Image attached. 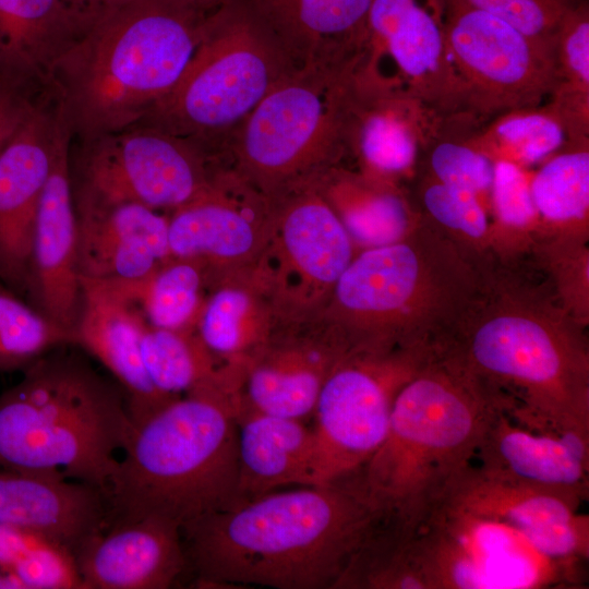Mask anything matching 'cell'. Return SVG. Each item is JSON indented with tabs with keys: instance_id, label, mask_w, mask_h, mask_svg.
<instances>
[{
	"instance_id": "cell-1",
	"label": "cell",
	"mask_w": 589,
	"mask_h": 589,
	"mask_svg": "<svg viewBox=\"0 0 589 589\" xmlns=\"http://www.w3.org/2000/svg\"><path fill=\"white\" fill-rule=\"evenodd\" d=\"M434 345L502 395L516 423L589 436L586 326L524 256L480 259L470 300Z\"/></svg>"
},
{
	"instance_id": "cell-2",
	"label": "cell",
	"mask_w": 589,
	"mask_h": 589,
	"mask_svg": "<svg viewBox=\"0 0 589 589\" xmlns=\"http://www.w3.org/2000/svg\"><path fill=\"white\" fill-rule=\"evenodd\" d=\"M380 519L353 476L242 501L181 536L197 587L336 589Z\"/></svg>"
},
{
	"instance_id": "cell-3",
	"label": "cell",
	"mask_w": 589,
	"mask_h": 589,
	"mask_svg": "<svg viewBox=\"0 0 589 589\" xmlns=\"http://www.w3.org/2000/svg\"><path fill=\"white\" fill-rule=\"evenodd\" d=\"M207 14L180 0L100 9L47 76L72 140L134 127L181 79Z\"/></svg>"
},
{
	"instance_id": "cell-4",
	"label": "cell",
	"mask_w": 589,
	"mask_h": 589,
	"mask_svg": "<svg viewBox=\"0 0 589 589\" xmlns=\"http://www.w3.org/2000/svg\"><path fill=\"white\" fill-rule=\"evenodd\" d=\"M479 260L420 213L401 240L352 259L317 317L347 354L433 345L470 300Z\"/></svg>"
},
{
	"instance_id": "cell-5",
	"label": "cell",
	"mask_w": 589,
	"mask_h": 589,
	"mask_svg": "<svg viewBox=\"0 0 589 589\" xmlns=\"http://www.w3.org/2000/svg\"><path fill=\"white\" fill-rule=\"evenodd\" d=\"M237 393L180 396L133 424L105 492L106 528L144 518L181 529L239 503Z\"/></svg>"
},
{
	"instance_id": "cell-6",
	"label": "cell",
	"mask_w": 589,
	"mask_h": 589,
	"mask_svg": "<svg viewBox=\"0 0 589 589\" xmlns=\"http://www.w3.org/2000/svg\"><path fill=\"white\" fill-rule=\"evenodd\" d=\"M507 402L435 345L398 392L386 435L356 474L382 520L410 525L474 459L492 417Z\"/></svg>"
},
{
	"instance_id": "cell-7",
	"label": "cell",
	"mask_w": 589,
	"mask_h": 589,
	"mask_svg": "<svg viewBox=\"0 0 589 589\" xmlns=\"http://www.w3.org/2000/svg\"><path fill=\"white\" fill-rule=\"evenodd\" d=\"M64 347L0 395V468L76 479L105 494L133 422L120 385Z\"/></svg>"
},
{
	"instance_id": "cell-8",
	"label": "cell",
	"mask_w": 589,
	"mask_h": 589,
	"mask_svg": "<svg viewBox=\"0 0 589 589\" xmlns=\"http://www.w3.org/2000/svg\"><path fill=\"white\" fill-rule=\"evenodd\" d=\"M362 59L291 67L235 132L236 171L273 199L332 170L350 143Z\"/></svg>"
},
{
	"instance_id": "cell-9",
	"label": "cell",
	"mask_w": 589,
	"mask_h": 589,
	"mask_svg": "<svg viewBox=\"0 0 589 589\" xmlns=\"http://www.w3.org/2000/svg\"><path fill=\"white\" fill-rule=\"evenodd\" d=\"M291 67L245 0H231L207 14L181 79L134 127L184 137L216 157L217 139L237 131Z\"/></svg>"
},
{
	"instance_id": "cell-10",
	"label": "cell",
	"mask_w": 589,
	"mask_h": 589,
	"mask_svg": "<svg viewBox=\"0 0 589 589\" xmlns=\"http://www.w3.org/2000/svg\"><path fill=\"white\" fill-rule=\"evenodd\" d=\"M404 525L423 589L575 588L585 582V563L553 560L510 527L443 501Z\"/></svg>"
},
{
	"instance_id": "cell-11",
	"label": "cell",
	"mask_w": 589,
	"mask_h": 589,
	"mask_svg": "<svg viewBox=\"0 0 589 589\" xmlns=\"http://www.w3.org/2000/svg\"><path fill=\"white\" fill-rule=\"evenodd\" d=\"M70 152L75 205L136 203L172 212L195 197L218 169L193 142L157 128L136 125Z\"/></svg>"
},
{
	"instance_id": "cell-12",
	"label": "cell",
	"mask_w": 589,
	"mask_h": 589,
	"mask_svg": "<svg viewBox=\"0 0 589 589\" xmlns=\"http://www.w3.org/2000/svg\"><path fill=\"white\" fill-rule=\"evenodd\" d=\"M432 345L385 354H346L318 394L312 418L315 461L312 485L357 474L382 444L400 388Z\"/></svg>"
},
{
	"instance_id": "cell-13",
	"label": "cell",
	"mask_w": 589,
	"mask_h": 589,
	"mask_svg": "<svg viewBox=\"0 0 589 589\" xmlns=\"http://www.w3.org/2000/svg\"><path fill=\"white\" fill-rule=\"evenodd\" d=\"M257 264L281 321L317 316L353 259V243L315 181L272 199Z\"/></svg>"
},
{
	"instance_id": "cell-14",
	"label": "cell",
	"mask_w": 589,
	"mask_h": 589,
	"mask_svg": "<svg viewBox=\"0 0 589 589\" xmlns=\"http://www.w3.org/2000/svg\"><path fill=\"white\" fill-rule=\"evenodd\" d=\"M444 35L462 116H500L541 106L555 85L554 51L506 22L445 0Z\"/></svg>"
},
{
	"instance_id": "cell-15",
	"label": "cell",
	"mask_w": 589,
	"mask_h": 589,
	"mask_svg": "<svg viewBox=\"0 0 589 589\" xmlns=\"http://www.w3.org/2000/svg\"><path fill=\"white\" fill-rule=\"evenodd\" d=\"M445 0H372L360 82L393 67L381 92L401 93L440 118L462 116L461 93L444 35Z\"/></svg>"
},
{
	"instance_id": "cell-16",
	"label": "cell",
	"mask_w": 589,
	"mask_h": 589,
	"mask_svg": "<svg viewBox=\"0 0 589 589\" xmlns=\"http://www.w3.org/2000/svg\"><path fill=\"white\" fill-rule=\"evenodd\" d=\"M273 202L237 171L218 168L191 201L168 215L171 257L200 263L207 275L251 266L263 253Z\"/></svg>"
},
{
	"instance_id": "cell-17",
	"label": "cell",
	"mask_w": 589,
	"mask_h": 589,
	"mask_svg": "<svg viewBox=\"0 0 589 589\" xmlns=\"http://www.w3.org/2000/svg\"><path fill=\"white\" fill-rule=\"evenodd\" d=\"M441 501L466 513L506 525L544 555L562 562L589 558V516L580 502L468 465Z\"/></svg>"
},
{
	"instance_id": "cell-18",
	"label": "cell",
	"mask_w": 589,
	"mask_h": 589,
	"mask_svg": "<svg viewBox=\"0 0 589 589\" xmlns=\"http://www.w3.org/2000/svg\"><path fill=\"white\" fill-rule=\"evenodd\" d=\"M346 351L316 316L279 321L241 365L239 409L305 421Z\"/></svg>"
},
{
	"instance_id": "cell-19",
	"label": "cell",
	"mask_w": 589,
	"mask_h": 589,
	"mask_svg": "<svg viewBox=\"0 0 589 589\" xmlns=\"http://www.w3.org/2000/svg\"><path fill=\"white\" fill-rule=\"evenodd\" d=\"M72 136L61 113L52 163L34 228L25 299L72 334L81 305L76 214L70 175Z\"/></svg>"
},
{
	"instance_id": "cell-20",
	"label": "cell",
	"mask_w": 589,
	"mask_h": 589,
	"mask_svg": "<svg viewBox=\"0 0 589 589\" xmlns=\"http://www.w3.org/2000/svg\"><path fill=\"white\" fill-rule=\"evenodd\" d=\"M61 119L41 105L0 154V280L25 298L35 221Z\"/></svg>"
},
{
	"instance_id": "cell-21",
	"label": "cell",
	"mask_w": 589,
	"mask_h": 589,
	"mask_svg": "<svg viewBox=\"0 0 589 589\" xmlns=\"http://www.w3.org/2000/svg\"><path fill=\"white\" fill-rule=\"evenodd\" d=\"M74 557L85 589H166L189 569L180 528L156 518L110 526Z\"/></svg>"
},
{
	"instance_id": "cell-22",
	"label": "cell",
	"mask_w": 589,
	"mask_h": 589,
	"mask_svg": "<svg viewBox=\"0 0 589 589\" xmlns=\"http://www.w3.org/2000/svg\"><path fill=\"white\" fill-rule=\"evenodd\" d=\"M80 280L81 305L72 345L80 346L116 377L132 422L139 423L176 399L159 393L145 371L141 354L145 321L108 281Z\"/></svg>"
},
{
	"instance_id": "cell-23",
	"label": "cell",
	"mask_w": 589,
	"mask_h": 589,
	"mask_svg": "<svg viewBox=\"0 0 589 589\" xmlns=\"http://www.w3.org/2000/svg\"><path fill=\"white\" fill-rule=\"evenodd\" d=\"M74 207L80 278L137 280L171 257L168 215L136 203Z\"/></svg>"
},
{
	"instance_id": "cell-24",
	"label": "cell",
	"mask_w": 589,
	"mask_h": 589,
	"mask_svg": "<svg viewBox=\"0 0 589 589\" xmlns=\"http://www.w3.org/2000/svg\"><path fill=\"white\" fill-rule=\"evenodd\" d=\"M474 458L488 473L545 489L580 503L589 494V437L537 432L496 412Z\"/></svg>"
},
{
	"instance_id": "cell-25",
	"label": "cell",
	"mask_w": 589,
	"mask_h": 589,
	"mask_svg": "<svg viewBox=\"0 0 589 589\" xmlns=\"http://www.w3.org/2000/svg\"><path fill=\"white\" fill-rule=\"evenodd\" d=\"M63 477L0 469V525L28 530L74 552L106 527L104 492Z\"/></svg>"
},
{
	"instance_id": "cell-26",
	"label": "cell",
	"mask_w": 589,
	"mask_h": 589,
	"mask_svg": "<svg viewBox=\"0 0 589 589\" xmlns=\"http://www.w3.org/2000/svg\"><path fill=\"white\" fill-rule=\"evenodd\" d=\"M195 333L221 363L242 364L280 321L257 263L207 277Z\"/></svg>"
},
{
	"instance_id": "cell-27",
	"label": "cell",
	"mask_w": 589,
	"mask_h": 589,
	"mask_svg": "<svg viewBox=\"0 0 589 589\" xmlns=\"http://www.w3.org/2000/svg\"><path fill=\"white\" fill-rule=\"evenodd\" d=\"M292 65L363 52L372 0H245Z\"/></svg>"
},
{
	"instance_id": "cell-28",
	"label": "cell",
	"mask_w": 589,
	"mask_h": 589,
	"mask_svg": "<svg viewBox=\"0 0 589 589\" xmlns=\"http://www.w3.org/2000/svg\"><path fill=\"white\" fill-rule=\"evenodd\" d=\"M239 503L290 485H312L315 440L305 421L238 409Z\"/></svg>"
},
{
	"instance_id": "cell-29",
	"label": "cell",
	"mask_w": 589,
	"mask_h": 589,
	"mask_svg": "<svg viewBox=\"0 0 589 589\" xmlns=\"http://www.w3.org/2000/svg\"><path fill=\"white\" fill-rule=\"evenodd\" d=\"M441 120L405 94L360 88L349 145L356 146L370 176L385 180L412 168Z\"/></svg>"
},
{
	"instance_id": "cell-30",
	"label": "cell",
	"mask_w": 589,
	"mask_h": 589,
	"mask_svg": "<svg viewBox=\"0 0 589 589\" xmlns=\"http://www.w3.org/2000/svg\"><path fill=\"white\" fill-rule=\"evenodd\" d=\"M99 10L68 0H0V58L48 84L55 61L88 27Z\"/></svg>"
},
{
	"instance_id": "cell-31",
	"label": "cell",
	"mask_w": 589,
	"mask_h": 589,
	"mask_svg": "<svg viewBox=\"0 0 589 589\" xmlns=\"http://www.w3.org/2000/svg\"><path fill=\"white\" fill-rule=\"evenodd\" d=\"M353 244L364 249L401 240L420 213L384 179L332 169L316 181Z\"/></svg>"
},
{
	"instance_id": "cell-32",
	"label": "cell",
	"mask_w": 589,
	"mask_h": 589,
	"mask_svg": "<svg viewBox=\"0 0 589 589\" xmlns=\"http://www.w3.org/2000/svg\"><path fill=\"white\" fill-rule=\"evenodd\" d=\"M108 283L139 310L148 325L194 330L206 296L207 275L197 262L170 257L144 278Z\"/></svg>"
},
{
	"instance_id": "cell-33",
	"label": "cell",
	"mask_w": 589,
	"mask_h": 589,
	"mask_svg": "<svg viewBox=\"0 0 589 589\" xmlns=\"http://www.w3.org/2000/svg\"><path fill=\"white\" fill-rule=\"evenodd\" d=\"M141 354L152 384L167 397L214 384L230 385L227 365L206 349L195 330L156 328L145 322Z\"/></svg>"
},
{
	"instance_id": "cell-34",
	"label": "cell",
	"mask_w": 589,
	"mask_h": 589,
	"mask_svg": "<svg viewBox=\"0 0 589 589\" xmlns=\"http://www.w3.org/2000/svg\"><path fill=\"white\" fill-rule=\"evenodd\" d=\"M567 142L530 180L542 230L588 232L589 144Z\"/></svg>"
},
{
	"instance_id": "cell-35",
	"label": "cell",
	"mask_w": 589,
	"mask_h": 589,
	"mask_svg": "<svg viewBox=\"0 0 589 589\" xmlns=\"http://www.w3.org/2000/svg\"><path fill=\"white\" fill-rule=\"evenodd\" d=\"M555 85L551 107L561 118L568 141L588 139L589 130V5L575 0L555 36Z\"/></svg>"
},
{
	"instance_id": "cell-36",
	"label": "cell",
	"mask_w": 589,
	"mask_h": 589,
	"mask_svg": "<svg viewBox=\"0 0 589 589\" xmlns=\"http://www.w3.org/2000/svg\"><path fill=\"white\" fill-rule=\"evenodd\" d=\"M469 140L493 161L503 159L524 167L556 154L568 136L561 118L546 104L502 113Z\"/></svg>"
},
{
	"instance_id": "cell-37",
	"label": "cell",
	"mask_w": 589,
	"mask_h": 589,
	"mask_svg": "<svg viewBox=\"0 0 589 589\" xmlns=\"http://www.w3.org/2000/svg\"><path fill=\"white\" fill-rule=\"evenodd\" d=\"M526 256L545 276L565 310L589 323L588 232L542 230Z\"/></svg>"
},
{
	"instance_id": "cell-38",
	"label": "cell",
	"mask_w": 589,
	"mask_h": 589,
	"mask_svg": "<svg viewBox=\"0 0 589 589\" xmlns=\"http://www.w3.org/2000/svg\"><path fill=\"white\" fill-rule=\"evenodd\" d=\"M72 334L0 280V372L24 371Z\"/></svg>"
},
{
	"instance_id": "cell-39",
	"label": "cell",
	"mask_w": 589,
	"mask_h": 589,
	"mask_svg": "<svg viewBox=\"0 0 589 589\" xmlns=\"http://www.w3.org/2000/svg\"><path fill=\"white\" fill-rule=\"evenodd\" d=\"M490 194L496 218L491 226L492 251L502 257L526 255L542 226L522 167L495 160Z\"/></svg>"
},
{
	"instance_id": "cell-40",
	"label": "cell",
	"mask_w": 589,
	"mask_h": 589,
	"mask_svg": "<svg viewBox=\"0 0 589 589\" xmlns=\"http://www.w3.org/2000/svg\"><path fill=\"white\" fill-rule=\"evenodd\" d=\"M419 212L477 257L492 253V228L477 194L428 176L420 185Z\"/></svg>"
},
{
	"instance_id": "cell-41",
	"label": "cell",
	"mask_w": 589,
	"mask_h": 589,
	"mask_svg": "<svg viewBox=\"0 0 589 589\" xmlns=\"http://www.w3.org/2000/svg\"><path fill=\"white\" fill-rule=\"evenodd\" d=\"M428 145L430 178L470 191L480 197L490 193L494 161L469 139L435 136Z\"/></svg>"
},
{
	"instance_id": "cell-42",
	"label": "cell",
	"mask_w": 589,
	"mask_h": 589,
	"mask_svg": "<svg viewBox=\"0 0 589 589\" xmlns=\"http://www.w3.org/2000/svg\"><path fill=\"white\" fill-rule=\"evenodd\" d=\"M495 16L554 51L560 24L575 0H452Z\"/></svg>"
},
{
	"instance_id": "cell-43",
	"label": "cell",
	"mask_w": 589,
	"mask_h": 589,
	"mask_svg": "<svg viewBox=\"0 0 589 589\" xmlns=\"http://www.w3.org/2000/svg\"><path fill=\"white\" fill-rule=\"evenodd\" d=\"M50 98L49 86L41 79L15 69L0 71V154Z\"/></svg>"
},
{
	"instance_id": "cell-44",
	"label": "cell",
	"mask_w": 589,
	"mask_h": 589,
	"mask_svg": "<svg viewBox=\"0 0 589 589\" xmlns=\"http://www.w3.org/2000/svg\"><path fill=\"white\" fill-rule=\"evenodd\" d=\"M202 12L209 13L231 0H180Z\"/></svg>"
},
{
	"instance_id": "cell-45",
	"label": "cell",
	"mask_w": 589,
	"mask_h": 589,
	"mask_svg": "<svg viewBox=\"0 0 589 589\" xmlns=\"http://www.w3.org/2000/svg\"><path fill=\"white\" fill-rule=\"evenodd\" d=\"M68 1L83 9L100 10L103 8L122 2L124 0H68Z\"/></svg>"
},
{
	"instance_id": "cell-46",
	"label": "cell",
	"mask_w": 589,
	"mask_h": 589,
	"mask_svg": "<svg viewBox=\"0 0 589 589\" xmlns=\"http://www.w3.org/2000/svg\"><path fill=\"white\" fill-rule=\"evenodd\" d=\"M4 69H14V68H11L9 67L1 58H0V71L1 70H4ZM17 70V69H15ZM21 71V70H20Z\"/></svg>"
}]
</instances>
